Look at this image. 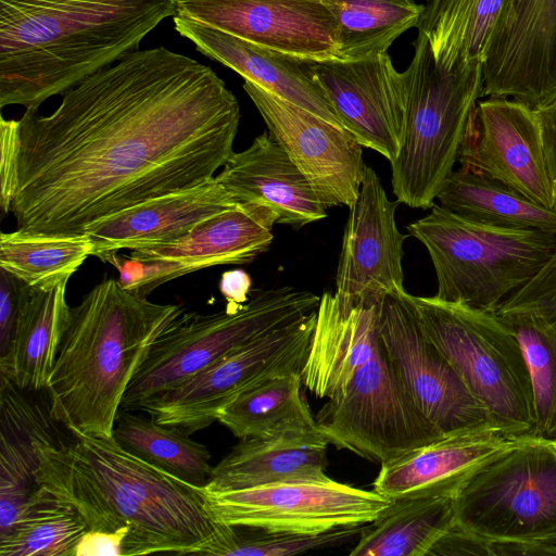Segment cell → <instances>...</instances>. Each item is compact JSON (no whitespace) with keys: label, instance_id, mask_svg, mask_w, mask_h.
I'll use <instances>...</instances> for the list:
<instances>
[{"label":"cell","instance_id":"cell-1","mask_svg":"<svg viewBox=\"0 0 556 556\" xmlns=\"http://www.w3.org/2000/svg\"><path fill=\"white\" fill-rule=\"evenodd\" d=\"M235 94L207 65L135 50L48 115L0 119V204L16 229L80 235L93 222L215 177L233 153Z\"/></svg>","mask_w":556,"mask_h":556},{"label":"cell","instance_id":"cell-2","mask_svg":"<svg viewBox=\"0 0 556 556\" xmlns=\"http://www.w3.org/2000/svg\"><path fill=\"white\" fill-rule=\"evenodd\" d=\"M39 446L35 483L73 505L90 530L128 526L124 556L194 554L219 522L201 486L122 448L114 439L74 435Z\"/></svg>","mask_w":556,"mask_h":556},{"label":"cell","instance_id":"cell-3","mask_svg":"<svg viewBox=\"0 0 556 556\" xmlns=\"http://www.w3.org/2000/svg\"><path fill=\"white\" fill-rule=\"evenodd\" d=\"M176 14L177 0H0V106L38 109Z\"/></svg>","mask_w":556,"mask_h":556},{"label":"cell","instance_id":"cell-4","mask_svg":"<svg viewBox=\"0 0 556 556\" xmlns=\"http://www.w3.org/2000/svg\"><path fill=\"white\" fill-rule=\"evenodd\" d=\"M182 311L150 302L114 278L93 287L70 307L46 387L53 419L74 435L111 438L130 380Z\"/></svg>","mask_w":556,"mask_h":556},{"label":"cell","instance_id":"cell-5","mask_svg":"<svg viewBox=\"0 0 556 556\" xmlns=\"http://www.w3.org/2000/svg\"><path fill=\"white\" fill-rule=\"evenodd\" d=\"M407 230L429 253L435 298L492 312L540 271L556 245L554 233L482 224L440 204Z\"/></svg>","mask_w":556,"mask_h":556},{"label":"cell","instance_id":"cell-6","mask_svg":"<svg viewBox=\"0 0 556 556\" xmlns=\"http://www.w3.org/2000/svg\"><path fill=\"white\" fill-rule=\"evenodd\" d=\"M413 59L404 71L406 123L401 150L391 163L397 202L431 208L458 162V155L483 92V67L443 73L427 38L418 33Z\"/></svg>","mask_w":556,"mask_h":556},{"label":"cell","instance_id":"cell-7","mask_svg":"<svg viewBox=\"0 0 556 556\" xmlns=\"http://www.w3.org/2000/svg\"><path fill=\"white\" fill-rule=\"evenodd\" d=\"M420 323L492 422L533 437L535 412L521 344L503 318L462 303L412 295Z\"/></svg>","mask_w":556,"mask_h":556},{"label":"cell","instance_id":"cell-8","mask_svg":"<svg viewBox=\"0 0 556 556\" xmlns=\"http://www.w3.org/2000/svg\"><path fill=\"white\" fill-rule=\"evenodd\" d=\"M453 509L455 525L490 555H533L556 540V455L531 437L478 470Z\"/></svg>","mask_w":556,"mask_h":556},{"label":"cell","instance_id":"cell-9","mask_svg":"<svg viewBox=\"0 0 556 556\" xmlns=\"http://www.w3.org/2000/svg\"><path fill=\"white\" fill-rule=\"evenodd\" d=\"M320 298L292 287L254 290L236 311L213 314L182 311L156 338L129 382L121 408L164 393L252 340L318 307Z\"/></svg>","mask_w":556,"mask_h":556},{"label":"cell","instance_id":"cell-10","mask_svg":"<svg viewBox=\"0 0 556 556\" xmlns=\"http://www.w3.org/2000/svg\"><path fill=\"white\" fill-rule=\"evenodd\" d=\"M315 419L330 444L380 465L444 435L406 393L382 349L380 336L371 358L343 394L323 405Z\"/></svg>","mask_w":556,"mask_h":556},{"label":"cell","instance_id":"cell-11","mask_svg":"<svg viewBox=\"0 0 556 556\" xmlns=\"http://www.w3.org/2000/svg\"><path fill=\"white\" fill-rule=\"evenodd\" d=\"M316 317L317 308L228 352L137 410L189 434L210 427L243 390L278 375L302 371Z\"/></svg>","mask_w":556,"mask_h":556},{"label":"cell","instance_id":"cell-12","mask_svg":"<svg viewBox=\"0 0 556 556\" xmlns=\"http://www.w3.org/2000/svg\"><path fill=\"white\" fill-rule=\"evenodd\" d=\"M214 521L294 534H319L372 522L391 498L330 479L214 492L201 486Z\"/></svg>","mask_w":556,"mask_h":556},{"label":"cell","instance_id":"cell-13","mask_svg":"<svg viewBox=\"0 0 556 556\" xmlns=\"http://www.w3.org/2000/svg\"><path fill=\"white\" fill-rule=\"evenodd\" d=\"M379 336L406 393L442 434L495 426L426 333L405 289L379 302Z\"/></svg>","mask_w":556,"mask_h":556},{"label":"cell","instance_id":"cell-14","mask_svg":"<svg viewBox=\"0 0 556 556\" xmlns=\"http://www.w3.org/2000/svg\"><path fill=\"white\" fill-rule=\"evenodd\" d=\"M302 66L342 125L363 147L392 163L403 141L407 84L388 52L357 60L302 61Z\"/></svg>","mask_w":556,"mask_h":556},{"label":"cell","instance_id":"cell-15","mask_svg":"<svg viewBox=\"0 0 556 556\" xmlns=\"http://www.w3.org/2000/svg\"><path fill=\"white\" fill-rule=\"evenodd\" d=\"M462 167L495 179L534 203L556 211L535 110L509 98L477 104L462 144Z\"/></svg>","mask_w":556,"mask_h":556},{"label":"cell","instance_id":"cell-16","mask_svg":"<svg viewBox=\"0 0 556 556\" xmlns=\"http://www.w3.org/2000/svg\"><path fill=\"white\" fill-rule=\"evenodd\" d=\"M243 89L268 132L313 185L327 208L350 207L358 197L366 165L363 146L346 128L244 80Z\"/></svg>","mask_w":556,"mask_h":556},{"label":"cell","instance_id":"cell-17","mask_svg":"<svg viewBox=\"0 0 556 556\" xmlns=\"http://www.w3.org/2000/svg\"><path fill=\"white\" fill-rule=\"evenodd\" d=\"M298 59H340L323 0H177V14Z\"/></svg>","mask_w":556,"mask_h":556},{"label":"cell","instance_id":"cell-18","mask_svg":"<svg viewBox=\"0 0 556 556\" xmlns=\"http://www.w3.org/2000/svg\"><path fill=\"white\" fill-rule=\"evenodd\" d=\"M391 201L376 172L366 166L359 193L349 207L338 269L336 294L349 304L379 303L404 289L403 243Z\"/></svg>","mask_w":556,"mask_h":556},{"label":"cell","instance_id":"cell-19","mask_svg":"<svg viewBox=\"0 0 556 556\" xmlns=\"http://www.w3.org/2000/svg\"><path fill=\"white\" fill-rule=\"evenodd\" d=\"M482 97L540 108L556 98V0H515L483 64Z\"/></svg>","mask_w":556,"mask_h":556},{"label":"cell","instance_id":"cell-20","mask_svg":"<svg viewBox=\"0 0 556 556\" xmlns=\"http://www.w3.org/2000/svg\"><path fill=\"white\" fill-rule=\"evenodd\" d=\"M530 438L513 435L493 425L448 433L396 460L380 465L372 490L391 500L455 497L483 466Z\"/></svg>","mask_w":556,"mask_h":556},{"label":"cell","instance_id":"cell-21","mask_svg":"<svg viewBox=\"0 0 556 556\" xmlns=\"http://www.w3.org/2000/svg\"><path fill=\"white\" fill-rule=\"evenodd\" d=\"M238 205L215 177L187 190L152 198L88 225L91 255L103 262L121 250L173 243L205 218Z\"/></svg>","mask_w":556,"mask_h":556},{"label":"cell","instance_id":"cell-22","mask_svg":"<svg viewBox=\"0 0 556 556\" xmlns=\"http://www.w3.org/2000/svg\"><path fill=\"white\" fill-rule=\"evenodd\" d=\"M215 179L238 203L271 207L277 224L298 229L327 217V206L313 185L269 132L233 152Z\"/></svg>","mask_w":556,"mask_h":556},{"label":"cell","instance_id":"cell-23","mask_svg":"<svg viewBox=\"0 0 556 556\" xmlns=\"http://www.w3.org/2000/svg\"><path fill=\"white\" fill-rule=\"evenodd\" d=\"M378 342L379 303L353 305L324 292L301 371L303 386L318 397L337 399L371 358Z\"/></svg>","mask_w":556,"mask_h":556},{"label":"cell","instance_id":"cell-24","mask_svg":"<svg viewBox=\"0 0 556 556\" xmlns=\"http://www.w3.org/2000/svg\"><path fill=\"white\" fill-rule=\"evenodd\" d=\"M176 31L202 54L240 74L277 97L345 128L331 105L305 73L302 61L180 15Z\"/></svg>","mask_w":556,"mask_h":556},{"label":"cell","instance_id":"cell-25","mask_svg":"<svg viewBox=\"0 0 556 556\" xmlns=\"http://www.w3.org/2000/svg\"><path fill=\"white\" fill-rule=\"evenodd\" d=\"M277 222L265 204L238 203L205 218L176 242L142 247L130 255L174 263L184 276L218 265L249 264L269 248Z\"/></svg>","mask_w":556,"mask_h":556},{"label":"cell","instance_id":"cell-26","mask_svg":"<svg viewBox=\"0 0 556 556\" xmlns=\"http://www.w3.org/2000/svg\"><path fill=\"white\" fill-rule=\"evenodd\" d=\"M329 441L319 429L270 438L241 439L213 467L204 489L245 490L285 482H320L326 473Z\"/></svg>","mask_w":556,"mask_h":556},{"label":"cell","instance_id":"cell-27","mask_svg":"<svg viewBox=\"0 0 556 556\" xmlns=\"http://www.w3.org/2000/svg\"><path fill=\"white\" fill-rule=\"evenodd\" d=\"M515 0H429L417 25L443 73L483 67L514 15Z\"/></svg>","mask_w":556,"mask_h":556},{"label":"cell","instance_id":"cell-28","mask_svg":"<svg viewBox=\"0 0 556 556\" xmlns=\"http://www.w3.org/2000/svg\"><path fill=\"white\" fill-rule=\"evenodd\" d=\"M66 285L24 293L10 352L0 361V375L24 391L46 390L70 314Z\"/></svg>","mask_w":556,"mask_h":556},{"label":"cell","instance_id":"cell-29","mask_svg":"<svg viewBox=\"0 0 556 556\" xmlns=\"http://www.w3.org/2000/svg\"><path fill=\"white\" fill-rule=\"evenodd\" d=\"M454 497L394 498L367 523L351 556H428L455 525Z\"/></svg>","mask_w":556,"mask_h":556},{"label":"cell","instance_id":"cell-30","mask_svg":"<svg viewBox=\"0 0 556 556\" xmlns=\"http://www.w3.org/2000/svg\"><path fill=\"white\" fill-rule=\"evenodd\" d=\"M301 372L278 375L243 390L218 415L236 438H270L317 430Z\"/></svg>","mask_w":556,"mask_h":556},{"label":"cell","instance_id":"cell-31","mask_svg":"<svg viewBox=\"0 0 556 556\" xmlns=\"http://www.w3.org/2000/svg\"><path fill=\"white\" fill-rule=\"evenodd\" d=\"M437 199L441 206L482 224L556 235V211L462 166L452 172Z\"/></svg>","mask_w":556,"mask_h":556},{"label":"cell","instance_id":"cell-32","mask_svg":"<svg viewBox=\"0 0 556 556\" xmlns=\"http://www.w3.org/2000/svg\"><path fill=\"white\" fill-rule=\"evenodd\" d=\"M26 392L0 375V486L35 488L38 447L60 437L49 404L30 400Z\"/></svg>","mask_w":556,"mask_h":556},{"label":"cell","instance_id":"cell-33","mask_svg":"<svg viewBox=\"0 0 556 556\" xmlns=\"http://www.w3.org/2000/svg\"><path fill=\"white\" fill-rule=\"evenodd\" d=\"M114 441L138 458L197 486H205L213 470L207 447L179 427L165 426L119 408Z\"/></svg>","mask_w":556,"mask_h":556},{"label":"cell","instance_id":"cell-34","mask_svg":"<svg viewBox=\"0 0 556 556\" xmlns=\"http://www.w3.org/2000/svg\"><path fill=\"white\" fill-rule=\"evenodd\" d=\"M337 23L338 53L357 60L387 53L393 41L417 27L424 11L414 0H323Z\"/></svg>","mask_w":556,"mask_h":556},{"label":"cell","instance_id":"cell-35","mask_svg":"<svg viewBox=\"0 0 556 556\" xmlns=\"http://www.w3.org/2000/svg\"><path fill=\"white\" fill-rule=\"evenodd\" d=\"M86 233H41L16 229L0 235V269L25 285L47 289L67 282L91 255Z\"/></svg>","mask_w":556,"mask_h":556},{"label":"cell","instance_id":"cell-36","mask_svg":"<svg viewBox=\"0 0 556 556\" xmlns=\"http://www.w3.org/2000/svg\"><path fill=\"white\" fill-rule=\"evenodd\" d=\"M88 529L73 505L36 485L21 520L0 539V556H72Z\"/></svg>","mask_w":556,"mask_h":556},{"label":"cell","instance_id":"cell-37","mask_svg":"<svg viewBox=\"0 0 556 556\" xmlns=\"http://www.w3.org/2000/svg\"><path fill=\"white\" fill-rule=\"evenodd\" d=\"M500 316L517 336L530 372L535 412L533 437L542 440L554 439L556 438V321L529 313Z\"/></svg>","mask_w":556,"mask_h":556},{"label":"cell","instance_id":"cell-38","mask_svg":"<svg viewBox=\"0 0 556 556\" xmlns=\"http://www.w3.org/2000/svg\"><path fill=\"white\" fill-rule=\"evenodd\" d=\"M364 526L319 534H294L219 523L215 534L194 554L220 556H287L337 546L361 533Z\"/></svg>","mask_w":556,"mask_h":556},{"label":"cell","instance_id":"cell-39","mask_svg":"<svg viewBox=\"0 0 556 556\" xmlns=\"http://www.w3.org/2000/svg\"><path fill=\"white\" fill-rule=\"evenodd\" d=\"M498 315L529 313L556 321V245L545 265L495 309Z\"/></svg>","mask_w":556,"mask_h":556},{"label":"cell","instance_id":"cell-40","mask_svg":"<svg viewBox=\"0 0 556 556\" xmlns=\"http://www.w3.org/2000/svg\"><path fill=\"white\" fill-rule=\"evenodd\" d=\"M108 262L117 268L121 286L142 296H147L160 285L184 276L176 264L161 260L131 255L122 258L115 254Z\"/></svg>","mask_w":556,"mask_h":556},{"label":"cell","instance_id":"cell-41","mask_svg":"<svg viewBox=\"0 0 556 556\" xmlns=\"http://www.w3.org/2000/svg\"><path fill=\"white\" fill-rule=\"evenodd\" d=\"M27 287L8 271L0 270V361L4 359L10 352L16 319Z\"/></svg>","mask_w":556,"mask_h":556},{"label":"cell","instance_id":"cell-42","mask_svg":"<svg viewBox=\"0 0 556 556\" xmlns=\"http://www.w3.org/2000/svg\"><path fill=\"white\" fill-rule=\"evenodd\" d=\"M128 526L115 531L88 529L77 541L72 556H124Z\"/></svg>","mask_w":556,"mask_h":556},{"label":"cell","instance_id":"cell-43","mask_svg":"<svg viewBox=\"0 0 556 556\" xmlns=\"http://www.w3.org/2000/svg\"><path fill=\"white\" fill-rule=\"evenodd\" d=\"M534 110L541 127L548 173L556 193V98Z\"/></svg>","mask_w":556,"mask_h":556},{"label":"cell","instance_id":"cell-44","mask_svg":"<svg viewBox=\"0 0 556 556\" xmlns=\"http://www.w3.org/2000/svg\"><path fill=\"white\" fill-rule=\"evenodd\" d=\"M252 280L243 269L225 271L219 281V291L227 300V307L236 311L249 301Z\"/></svg>","mask_w":556,"mask_h":556},{"label":"cell","instance_id":"cell-45","mask_svg":"<svg viewBox=\"0 0 556 556\" xmlns=\"http://www.w3.org/2000/svg\"><path fill=\"white\" fill-rule=\"evenodd\" d=\"M544 441L547 444V446L552 450V452L556 455V438Z\"/></svg>","mask_w":556,"mask_h":556}]
</instances>
